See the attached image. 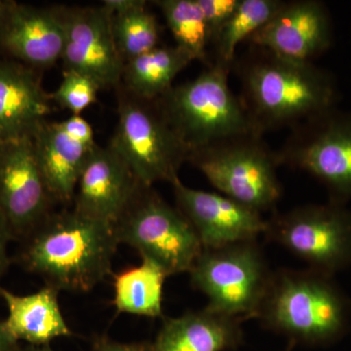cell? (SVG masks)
I'll return each mask as SVG.
<instances>
[{"label": "cell", "instance_id": "26", "mask_svg": "<svg viewBox=\"0 0 351 351\" xmlns=\"http://www.w3.org/2000/svg\"><path fill=\"white\" fill-rule=\"evenodd\" d=\"M100 90V86L89 76L75 71H64L63 80L56 91L50 94V98L60 107L71 112V115H82L87 108L96 103Z\"/></svg>", "mask_w": 351, "mask_h": 351}, {"label": "cell", "instance_id": "1", "mask_svg": "<svg viewBox=\"0 0 351 351\" xmlns=\"http://www.w3.org/2000/svg\"><path fill=\"white\" fill-rule=\"evenodd\" d=\"M252 51L239 66V98L255 133L293 129L335 108L338 90L326 71L263 48Z\"/></svg>", "mask_w": 351, "mask_h": 351}, {"label": "cell", "instance_id": "21", "mask_svg": "<svg viewBox=\"0 0 351 351\" xmlns=\"http://www.w3.org/2000/svg\"><path fill=\"white\" fill-rule=\"evenodd\" d=\"M193 62L188 53L174 46H157L124 64L121 82L136 98L154 101L173 87L176 76Z\"/></svg>", "mask_w": 351, "mask_h": 351}, {"label": "cell", "instance_id": "25", "mask_svg": "<svg viewBox=\"0 0 351 351\" xmlns=\"http://www.w3.org/2000/svg\"><path fill=\"white\" fill-rule=\"evenodd\" d=\"M115 45L124 64L159 46V25L147 9V2L125 11L110 14Z\"/></svg>", "mask_w": 351, "mask_h": 351}, {"label": "cell", "instance_id": "27", "mask_svg": "<svg viewBox=\"0 0 351 351\" xmlns=\"http://www.w3.org/2000/svg\"><path fill=\"white\" fill-rule=\"evenodd\" d=\"M199 5L209 31L211 43L239 7L240 0H196Z\"/></svg>", "mask_w": 351, "mask_h": 351}, {"label": "cell", "instance_id": "16", "mask_svg": "<svg viewBox=\"0 0 351 351\" xmlns=\"http://www.w3.org/2000/svg\"><path fill=\"white\" fill-rule=\"evenodd\" d=\"M141 184L128 164L110 145H98L78 179L73 209L113 226Z\"/></svg>", "mask_w": 351, "mask_h": 351}, {"label": "cell", "instance_id": "14", "mask_svg": "<svg viewBox=\"0 0 351 351\" xmlns=\"http://www.w3.org/2000/svg\"><path fill=\"white\" fill-rule=\"evenodd\" d=\"M173 191L180 211L193 226L203 249L257 240L267 223L262 213L221 195L189 188L177 179Z\"/></svg>", "mask_w": 351, "mask_h": 351}, {"label": "cell", "instance_id": "29", "mask_svg": "<svg viewBox=\"0 0 351 351\" xmlns=\"http://www.w3.org/2000/svg\"><path fill=\"white\" fill-rule=\"evenodd\" d=\"M13 235L7 226L5 219L0 215V280L8 269L10 258L8 256V244L13 240Z\"/></svg>", "mask_w": 351, "mask_h": 351}, {"label": "cell", "instance_id": "9", "mask_svg": "<svg viewBox=\"0 0 351 351\" xmlns=\"http://www.w3.org/2000/svg\"><path fill=\"white\" fill-rule=\"evenodd\" d=\"M265 235L309 269L334 276L351 265V211L341 202L304 205L267 221Z\"/></svg>", "mask_w": 351, "mask_h": 351}, {"label": "cell", "instance_id": "31", "mask_svg": "<svg viewBox=\"0 0 351 351\" xmlns=\"http://www.w3.org/2000/svg\"><path fill=\"white\" fill-rule=\"evenodd\" d=\"M14 2L12 0H0V27L5 21L7 15L10 12Z\"/></svg>", "mask_w": 351, "mask_h": 351}, {"label": "cell", "instance_id": "12", "mask_svg": "<svg viewBox=\"0 0 351 351\" xmlns=\"http://www.w3.org/2000/svg\"><path fill=\"white\" fill-rule=\"evenodd\" d=\"M55 9L64 27V71L89 76L101 90L119 87L124 62L113 39L110 13L103 5Z\"/></svg>", "mask_w": 351, "mask_h": 351}, {"label": "cell", "instance_id": "30", "mask_svg": "<svg viewBox=\"0 0 351 351\" xmlns=\"http://www.w3.org/2000/svg\"><path fill=\"white\" fill-rule=\"evenodd\" d=\"M21 348L19 341L9 334L3 321H0V351H21Z\"/></svg>", "mask_w": 351, "mask_h": 351}, {"label": "cell", "instance_id": "4", "mask_svg": "<svg viewBox=\"0 0 351 351\" xmlns=\"http://www.w3.org/2000/svg\"><path fill=\"white\" fill-rule=\"evenodd\" d=\"M230 68L216 60L195 80L173 86L156 101L189 154L254 132L243 104L228 83Z\"/></svg>", "mask_w": 351, "mask_h": 351}, {"label": "cell", "instance_id": "3", "mask_svg": "<svg viewBox=\"0 0 351 351\" xmlns=\"http://www.w3.org/2000/svg\"><path fill=\"white\" fill-rule=\"evenodd\" d=\"M350 302L332 276L313 269L274 271L256 318L295 343L319 346L343 336Z\"/></svg>", "mask_w": 351, "mask_h": 351}, {"label": "cell", "instance_id": "17", "mask_svg": "<svg viewBox=\"0 0 351 351\" xmlns=\"http://www.w3.org/2000/svg\"><path fill=\"white\" fill-rule=\"evenodd\" d=\"M38 69L0 60V144L34 138L52 112Z\"/></svg>", "mask_w": 351, "mask_h": 351}, {"label": "cell", "instance_id": "24", "mask_svg": "<svg viewBox=\"0 0 351 351\" xmlns=\"http://www.w3.org/2000/svg\"><path fill=\"white\" fill-rule=\"evenodd\" d=\"M280 0H240L239 7L215 41L217 61L232 66L240 43L248 41L278 10Z\"/></svg>", "mask_w": 351, "mask_h": 351}, {"label": "cell", "instance_id": "19", "mask_svg": "<svg viewBox=\"0 0 351 351\" xmlns=\"http://www.w3.org/2000/svg\"><path fill=\"white\" fill-rule=\"evenodd\" d=\"M241 322L205 307L179 317L165 318L152 351H228L243 341Z\"/></svg>", "mask_w": 351, "mask_h": 351}, {"label": "cell", "instance_id": "2", "mask_svg": "<svg viewBox=\"0 0 351 351\" xmlns=\"http://www.w3.org/2000/svg\"><path fill=\"white\" fill-rule=\"evenodd\" d=\"M23 241V267L60 292L96 287L112 274L119 245L112 225L73 209L53 212Z\"/></svg>", "mask_w": 351, "mask_h": 351}, {"label": "cell", "instance_id": "10", "mask_svg": "<svg viewBox=\"0 0 351 351\" xmlns=\"http://www.w3.org/2000/svg\"><path fill=\"white\" fill-rule=\"evenodd\" d=\"M279 166L308 173L341 202L351 198V114L335 108L294 127L276 152Z\"/></svg>", "mask_w": 351, "mask_h": 351}, {"label": "cell", "instance_id": "18", "mask_svg": "<svg viewBox=\"0 0 351 351\" xmlns=\"http://www.w3.org/2000/svg\"><path fill=\"white\" fill-rule=\"evenodd\" d=\"M63 24L55 7L38 8L14 2L0 27V49L11 60L40 69L62 59Z\"/></svg>", "mask_w": 351, "mask_h": 351}, {"label": "cell", "instance_id": "22", "mask_svg": "<svg viewBox=\"0 0 351 351\" xmlns=\"http://www.w3.org/2000/svg\"><path fill=\"white\" fill-rule=\"evenodd\" d=\"M167 274L149 261L114 276L117 311L145 317H162L163 286Z\"/></svg>", "mask_w": 351, "mask_h": 351}, {"label": "cell", "instance_id": "32", "mask_svg": "<svg viewBox=\"0 0 351 351\" xmlns=\"http://www.w3.org/2000/svg\"><path fill=\"white\" fill-rule=\"evenodd\" d=\"M21 351H55L51 348L50 345L48 346H25V348H21Z\"/></svg>", "mask_w": 351, "mask_h": 351}, {"label": "cell", "instance_id": "5", "mask_svg": "<svg viewBox=\"0 0 351 351\" xmlns=\"http://www.w3.org/2000/svg\"><path fill=\"white\" fill-rule=\"evenodd\" d=\"M189 162L221 195L262 213L282 196L276 152L254 132L223 138L191 152Z\"/></svg>", "mask_w": 351, "mask_h": 351}, {"label": "cell", "instance_id": "15", "mask_svg": "<svg viewBox=\"0 0 351 351\" xmlns=\"http://www.w3.org/2000/svg\"><path fill=\"white\" fill-rule=\"evenodd\" d=\"M332 21L326 6L315 0L283 1L249 43L289 61L313 63L331 45Z\"/></svg>", "mask_w": 351, "mask_h": 351}, {"label": "cell", "instance_id": "7", "mask_svg": "<svg viewBox=\"0 0 351 351\" xmlns=\"http://www.w3.org/2000/svg\"><path fill=\"white\" fill-rule=\"evenodd\" d=\"M189 274L210 311L240 321L256 318L274 271L257 240L203 249Z\"/></svg>", "mask_w": 351, "mask_h": 351}, {"label": "cell", "instance_id": "23", "mask_svg": "<svg viewBox=\"0 0 351 351\" xmlns=\"http://www.w3.org/2000/svg\"><path fill=\"white\" fill-rule=\"evenodd\" d=\"M176 44L193 61L206 62L207 47L211 43L206 21L196 0H157Z\"/></svg>", "mask_w": 351, "mask_h": 351}, {"label": "cell", "instance_id": "28", "mask_svg": "<svg viewBox=\"0 0 351 351\" xmlns=\"http://www.w3.org/2000/svg\"><path fill=\"white\" fill-rule=\"evenodd\" d=\"M91 351H152V343H123L110 339H100L94 343Z\"/></svg>", "mask_w": 351, "mask_h": 351}, {"label": "cell", "instance_id": "6", "mask_svg": "<svg viewBox=\"0 0 351 351\" xmlns=\"http://www.w3.org/2000/svg\"><path fill=\"white\" fill-rule=\"evenodd\" d=\"M119 244L137 250L167 274L189 272L203 250L188 219L152 186L141 184L130 204L113 223Z\"/></svg>", "mask_w": 351, "mask_h": 351}, {"label": "cell", "instance_id": "20", "mask_svg": "<svg viewBox=\"0 0 351 351\" xmlns=\"http://www.w3.org/2000/svg\"><path fill=\"white\" fill-rule=\"evenodd\" d=\"M59 293L45 285L38 292L19 295L0 286V297L8 309L3 324L9 334L19 343L34 346H48L55 339L71 337L73 332L62 313Z\"/></svg>", "mask_w": 351, "mask_h": 351}, {"label": "cell", "instance_id": "13", "mask_svg": "<svg viewBox=\"0 0 351 351\" xmlns=\"http://www.w3.org/2000/svg\"><path fill=\"white\" fill-rule=\"evenodd\" d=\"M34 152L56 203L71 204L88 159L98 147L91 124L82 115L44 122L34 138Z\"/></svg>", "mask_w": 351, "mask_h": 351}, {"label": "cell", "instance_id": "11", "mask_svg": "<svg viewBox=\"0 0 351 351\" xmlns=\"http://www.w3.org/2000/svg\"><path fill=\"white\" fill-rule=\"evenodd\" d=\"M32 138L0 144V215L14 239H25L54 212Z\"/></svg>", "mask_w": 351, "mask_h": 351}, {"label": "cell", "instance_id": "8", "mask_svg": "<svg viewBox=\"0 0 351 351\" xmlns=\"http://www.w3.org/2000/svg\"><path fill=\"white\" fill-rule=\"evenodd\" d=\"M120 89L119 121L108 145L128 164L141 184H172L179 179L182 164L189 161V149L156 101L142 100L123 87Z\"/></svg>", "mask_w": 351, "mask_h": 351}]
</instances>
